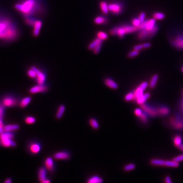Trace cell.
Here are the masks:
<instances>
[{"mask_svg": "<svg viewBox=\"0 0 183 183\" xmlns=\"http://www.w3.org/2000/svg\"><path fill=\"white\" fill-rule=\"evenodd\" d=\"M155 18H151L150 20H147V22L146 24V29L148 30L152 29L154 26H155Z\"/></svg>", "mask_w": 183, "mask_h": 183, "instance_id": "26", "label": "cell"}, {"mask_svg": "<svg viewBox=\"0 0 183 183\" xmlns=\"http://www.w3.org/2000/svg\"><path fill=\"white\" fill-rule=\"evenodd\" d=\"M139 118L141 120V121H143V123H147V116L146 114H144V112L142 113L141 115L139 116Z\"/></svg>", "mask_w": 183, "mask_h": 183, "instance_id": "43", "label": "cell"}, {"mask_svg": "<svg viewBox=\"0 0 183 183\" xmlns=\"http://www.w3.org/2000/svg\"><path fill=\"white\" fill-rule=\"evenodd\" d=\"M147 86H148V83L147 81H144L143 83L139 84V86L136 88L134 92L135 100H136L137 98L139 97V96H140L141 95L144 94V91L146 89Z\"/></svg>", "mask_w": 183, "mask_h": 183, "instance_id": "10", "label": "cell"}, {"mask_svg": "<svg viewBox=\"0 0 183 183\" xmlns=\"http://www.w3.org/2000/svg\"><path fill=\"white\" fill-rule=\"evenodd\" d=\"M42 26V22L40 20H36V22L35 23L34 26H33V34L35 37H37L38 36L40 31L41 28Z\"/></svg>", "mask_w": 183, "mask_h": 183, "instance_id": "13", "label": "cell"}, {"mask_svg": "<svg viewBox=\"0 0 183 183\" xmlns=\"http://www.w3.org/2000/svg\"><path fill=\"white\" fill-rule=\"evenodd\" d=\"M17 101L11 96H6L2 100V104L4 107H12L16 106Z\"/></svg>", "mask_w": 183, "mask_h": 183, "instance_id": "8", "label": "cell"}, {"mask_svg": "<svg viewBox=\"0 0 183 183\" xmlns=\"http://www.w3.org/2000/svg\"><path fill=\"white\" fill-rule=\"evenodd\" d=\"M27 73L29 76L31 78H36V73L35 71L33 69L31 68L29 70H28V71H27Z\"/></svg>", "mask_w": 183, "mask_h": 183, "instance_id": "40", "label": "cell"}, {"mask_svg": "<svg viewBox=\"0 0 183 183\" xmlns=\"http://www.w3.org/2000/svg\"><path fill=\"white\" fill-rule=\"evenodd\" d=\"M149 33V31L148 30L146 29L140 30V31L137 35L138 38L140 40L146 39L147 38H148Z\"/></svg>", "mask_w": 183, "mask_h": 183, "instance_id": "19", "label": "cell"}, {"mask_svg": "<svg viewBox=\"0 0 183 183\" xmlns=\"http://www.w3.org/2000/svg\"><path fill=\"white\" fill-rule=\"evenodd\" d=\"M172 46L178 49H183V36H177L172 41Z\"/></svg>", "mask_w": 183, "mask_h": 183, "instance_id": "12", "label": "cell"}, {"mask_svg": "<svg viewBox=\"0 0 183 183\" xmlns=\"http://www.w3.org/2000/svg\"><path fill=\"white\" fill-rule=\"evenodd\" d=\"M153 17L156 20H163L165 17V15L161 12H156L153 14Z\"/></svg>", "mask_w": 183, "mask_h": 183, "instance_id": "35", "label": "cell"}, {"mask_svg": "<svg viewBox=\"0 0 183 183\" xmlns=\"http://www.w3.org/2000/svg\"><path fill=\"white\" fill-rule=\"evenodd\" d=\"M141 108L146 114L151 117H155L158 115L157 109L148 106L146 104L143 103L141 104Z\"/></svg>", "mask_w": 183, "mask_h": 183, "instance_id": "7", "label": "cell"}, {"mask_svg": "<svg viewBox=\"0 0 183 183\" xmlns=\"http://www.w3.org/2000/svg\"><path fill=\"white\" fill-rule=\"evenodd\" d=\"M90 124L91 126L94 129H97L99 127L98 123L95 118H91V120H90Z\"/></svg>", "mask_w": 183, "mask_h": 183, "instance_id": "36", "label": "cell"}, {"mask_svg": "<svg viewBox=\"0 0 183 183\" xmlns=\"http://www.w3.org/2000/svg\"><path fill=\"white\" fill-rule=\"evenodd\" d=\"M14 8L24 17L40 15L45 10L41 0H20L15 4Z\"/></svg>", "mask_w": 183, "mask_h": 183, "instance_id": "2", "label": "cell"}, {"mask_svg": "<svg viewBox=\"0 0 183 183\" xmlns=\"http://www.w3.org/2000/svg\"><path fill=\"white\" fill-rule=\"evenodd\" d=\"M143 48V44H138L135 46L134 47H133V49L135 50H139Z\"/></svg>", "mask_w": 183, "mask_h": 183, "instance_id": "49", "label": "cell"}, {"mask_svg": "<svg viewBox=\"0 0 183 183\" xmlns=\"http://www.w3.org/2000/svg\"><path fill=\"white\" fill-rule=\"evenodd\" d=\"M47 87L43 84H38L34 86L30 89V92L32 94H35L37 93L43 92L46 91Z\"/></svg>", "mask_w": 183, "mask_h": 183, "instance_id": "11", "label": "cell"}, {"mask_svg": "<svg viewBox=\"0 0 183 183\" xmlns=\"http://www.w3.org/2000/svg\"><path fill=\"white\" fill-rule=\"evenodd\" d=\"M158 26L157 25H156L154 26V27L152 29L150 30L149 33V36H148V38H150L152 37L153 36H154V35L157 32L158 30Z\"/></svg>", "mask_w": 183, "mask_h": 183, "instance_id": "33", "label": "cell"}, {"mask_svg": "<svg viewBox=\"0 0 183 183\" xmlns=\"http://www.w3.org/2000/svg\"><path fill=\"white\" fill-rule=\"evenodd\" d=\"M14 134L11 132H4L0 134V144L5 147H14L16 143L12 140Z\"/></svg>", "mask_w": 183, "mask_h": 183, "instance_id": "4", "label": "cell"}, {"mask_svg": "<svg viewBox=\"0 0 183 183\" xmlns=\"http://www.w3.org/2000/svg\"><path fill=\"white\" fill-rule=\"evenodd\" d=\"M40 146L37 143H33L30 144V150L32 153L37 154L40 150Z\"/></svg>", "mask_w": 183, "mask_h": 183, "instance_id": "20", "label": "cell"}, {"mask_svg": "<svg viewBox=\"0 0 183 183\" xmlns=\"http://www.w3.org/2000/svg\"><path fill=\"white\" fill-rule=\"evenodd\" d=\"M12 180L10 178H7L6 180L4 181L5 183H11Z\"/></svg>", "mask_w": 183, "mask_h": 183, "instance_id": "54", "label": "cell"}, {"mask_svg": "<svg viewBox=\"0 0 183 183\" xmlns=\"http://www.w3.org/2000/svg\"><path fill=\"white\" fill-rule=\"evenodd\" d=\"M109 11L114 14H119L123 10V6L121 4L117 2H113L109 4Z\"/></svg>", "mask_w": 183, "mask_h": 183, "instance_id": "6", "label": "cell"}, {"mask_svg": "<svg viewBox=\"0 0 183 183\" xmlns=\"http://www.w3.org/2000/svg\"><path fill=\"white\" fill-rule=\"evenodd\" d=\"M178 149L180 150H181V151H183V144H180V145H178V146H177V147Z\"/></svg>", "mask_w": 183, "mask_h": 183, "instance_id": "53", "label": "cell"}, {"mask_svg": "<svg viewBox=\"0 0 183 183\" xmlns=\"http://www.w3.org/2000/svg\"><path fill=\"white\" fill-rule=\"evenodd\" d=\"M157 109L158 115H166L169 114V108L166 106H161Z\"/></svg>", "mask_w": 183, "mask_h": 183, "instance_id": "22", "label": "cell"}, {"mask_svg": "<svg viewBox=\"0 0 183 183\" xmlns=\"http://www.w3.org/2000/svg\"><path fill=\"white\" fill-rule=\"evenodd\" d=\"M132 24H133V26H135V27H138L139 24H140V20H139V18H134L132 20Z\"/></svg>", "mask_w": 183, "mask_h": 183, "instance_id": "44", "label": "cell"}, {"mask_svg": "<svg viewBox=\"0 0 183 183\" xmlns=\"http://www.w3.org/2000/svg\"><path fill=\"white\" fill-rule=\"evenodd\" d=\"M145 16H146V14L144 12H141L140 14L139 15V20H140V22H143L144 21L145 19Z\"/></svg>", "mask_w": 183, "mask_h": 183, "instance_id": "47", "label": "cell"}, {"mask_svg": "<svg viewBox=\"0 0 183 183\" xmlns=\"http://www.w3.org/2000/svg\"><path fill=\"white\" fill-rule=\"evenodd\" d=\"M19 35V30L15 21L9 16L0 13V39L5 42H12Z\"/></svg>", "mask_w": 183, "mask_h": 183, "instance_id": "1", "label": "cell"}, {"mask_svg": "<svg viewBox=\"0 0 183 183\" xmlns=\"http://www.w3.org/2000/svg\"><path fill=\"white\" fill-rule=\"evenodd\" d=\"M135 168V164L133 163H130L125 165L124 167V169L125 171H130V170H133Z\"/></svg>", "mask_w": 183, "mask_h": 183, "instance_id": "39", "label": "cell"}, {"mask_svg": "<svg viewBox=\"0 0 183 183\" xmlns=\"http://www.w3.org/2000/svg\"><path fill=\"white\" fill-rule=\"evenodd\" d=\"M159 76L157 74H154L153 76L152 77L150 83V87L151 88H154L155 87L156 83L157 82L158 80Z\"/></svg>", "mask_w": 183, "mask_h": 183, "instance_id": "29", "label": "cell"}, {"mask_svg": "<svg viewBox=\"0 0 183 183\" xmlns=\"http://www.w3.org/2000/svg\"><path fill=\"white\" fill-rule=\"evenodd\" d=\"M133 99H134V93L130 92L128 93V94H126L125 96V100L126 101H129L132 100Z\"/></svg>", "mask_w": 183, "mask_h": 183, "instance_id": "37", "label": "cell"}, {"mask_svg": "<svg viewBox=\"0 0 183 183\" xmlns=\"http://www.w3.org/2000/svg\"></svg>", "mask_w": 183, "mask_h": 183, "instance_id": "57", "label": "cell"}, {"mask_svg": "<svg viewBox=\"0 0 183 183\" xmlns=\"http://www.w3.org/2000/svg\"><path fill=\"white\" fill-rule=\"evenodd\" d=\"M139 50H134L133 51L129 52L128 54V57L129 58H133V57H136L137 55L139 54Z\"/></svg>", "mask_w": 183, "mask_h": 183, "instance_id": "41", "label": "cell"}, {"mask_svg": "<svg viewBox=\"0 0 183 183\" xmlns=\"http://www.w3.org/2000/svg\"><path fill=\"white\" fill-rule=\"evenodd\" d=\"M108 5L109 4H107V2H106V1H101L100 3V7L101 10L103 13L106 14L109 13V9Z\"/></svg>", "mask_w": 183, "mask_h": 183, "instance_id": "25", "label": "cell"}, {"mask_svg": "<svg viewBox=\"0 0 183 183\" xmlns=\"http://www.w3.org/2000/svg\"><path fill=\"white\" fill-rule=\"evenodd\" d=\"M4 106L2 104H0V118H3L4 115Z\"/></svg>", "mask_w": 183, "mask_h": 183, "instance_id": "45", "label": "cell"}, {"mask_svg": "<svg viewBox=\"0 0 183 183\" xmlns=\"http://www.w3.org/2000/svg\"><path fill=\"white\" fill-rule=\"evenodd\" d=\"M20 128V126L17 124H9L4 126V132H11L17 130Z\"/></svg>", "mask_w": 183, "mask_h": 183, "instance_id": "17", "label": "cell"}, {"mask_svg": "<svg viewBox=\"0 0 183 183\" xmlns=\"http://www.w3.org/2000/svg\"><path fill=\"white\" fill-rule=\"evenodd\" d=\"M4 132L3 125H0V134Z\"/></svg>", "mask_w": 183, "mask_h": 183, "instance_id": "52", "label": "cell"}, {"mask_svg": "<svg viewBox=\"0 0 183 183\" xmlns=\"http://www.w3.org/2000/svg\"><path fill=\"white\" fill-rule=\"evenodd\" d=\"M164 180H165V183H172V179H171V178H170V177H169V176L165 177Z\"/></svg>", "mask_w": 183, "mask_h": 183, "instance_id": "50", "label": "cell"}, {"mask_svg": "<svg viewBox=\"0 0 183 183\" xmlns=\"http://www.w3.org/2000/svg\"><path fill=\"white\" fill-rule=\"evenodd\" d=\"M102 40L99 39V38H97L96 39H94V40L92 42H91L90 43L89 45L88 46V48L89 49H94V47H95L96 46H97L99 44L102 43Z\"/></svg>", "mask_w": 183, "mask_h": 183, "instance_id": "23", "label": "cell"}, {"mask_svg": "<svg viewBox=\"0 0 183 183\" xmlns=\"http://www.w3.org/2000/svg\"><path fill=\"white\" fill-rule=\"evenodd\" d=\"M108 21L107 18L103 16H98L94 19V23L97 24H106Z\"/></svg>", "mask_w": 183, "mask_h": 183, "instance_id": "18", "label": "cell"}, {"mask_svg": "<svg viewBox=\"0 0 183 183\" xmlns=\"http://www.w3.org/2000/svg\"><path fill=\"white\" fill-rule=\"evenodd\" d=\"M150 97V94L149 93H147L145 94H143V95H141L140 96H139V97L137 98L136 99V102H137V103L141 105L142 104L144 103V102Z\"/></svg>", "mask_w": 183, "mask_h": 183, "instance_id": "16", "label": "cell"}, {"mask_svg": "<svg viewBox=\"0 0 183 183\" xmlns=\"http://www.w3.org/2000/svg\"><path fill=\"white\" fill-rule=\"evenodd\" d=\"M101 46H102V43H100V44H99L97 46H96L95 47H94V49H92L93 52L94 54H97L99 53V52H100V50L101 49Z\"/></svg>", "mask_w": 183, "mask_h": 183, "instance_id": "42", "label": "cell"}, {"mask_svg": "<svg viewBox=\"0 0 183 183\" xmlns=\"http://www.w3.org/2000/svg\"><path fill=\"white\" fill-rule=\"evenodd\" d=\"M181 71H182V72H183V67H182V68H181Z\"/></svg>", "mask_w": 183, "mask_h": 183, "instance_id": "56", "label": "cell"}, {"mask_svg": "<svg viewBox=\"0 0 183 183\" xmlns=\"http://www.w3.org/2000/svg\"><path fill=\"white\" fill-rule=\"evenodd\" d=\"M65 106L62 105V106H59L58 112H57V115H56L57 118H60L62 117L63 114H64V112H65Z\"/></svg>", "mask_w": 183, "mask_h": 183, "instance_id": "31", "label": "cell"}, {"mask_svg": "<svg viewBox=\"0 0 183 183\" xmlns=\"http://www.w3.org/2000/svg\"><path fill=\"white\" fill-rule=\"evenodd\" d=\"M24 21H25L26 24L31 26V27H33L35 23L36 22V20L35 19L34 17L30 16V17H24Z\"/></svg>", "mask_w": 183, "mask_h": 183, "instance_id": "27", "label": "cell"}, {"mask_svg": "<svg viewBox=\"0 0 183 183\" xmlns=\"http://www.w3.org/2000/svg\"><path fill=\"white\" fill-rule=\"evenodd\" d=\"M103 181L102 178H100L97 175H95L92 177L88 180V183H100Z\"/></svg>", "mask_w": 183, "mask_h": 183, "instance_id": "30", "label": "cell"}, {"mask_svg": "<svg viewBox=\"0 0 183 183\" xmlns=\"http://www.w3.org/2000/svg\"><path fill=\"white\" fill-rule=\"evenodd\" d=\"M54 157L55 159L66 160L70 157V155L66 152H59L55 153Z\"/></svg>", "mask_w": 183, "mask_h": 183, "instance_id": "14", "label": "cell"}, {"mask_svg": "<svg viewBox=\"0 0 183 183\" xmlns=\"http://www.w3.org/2000/svg\"><path fill=\"white\" fill-rule=\"evenodd\" d=\"M152 165L156 166H164L167 167H177L178 166V162L172 160H165L160 159H153L150 161Z\"/></svg>", "mask_w": 183, "mask_h": 183, "instance_id": "5", "label": "cell"}, {"mask_svg": "<svg viewBox=\"0 0 183 183\" xmlns=\"http://www.w3.org/2000/svg\"><path fill=\"white\" fill-rule=\"evenodd\" d=\"M45 165L46 169L49 170H52L54 168V161L51 157H48L45 161Z\"/></svg>", "mask_w": 183, "mask_h": 183, "instance_id": "21", "label": "cell"}, {"mask_svg": "<svg viewBox=\"0 0 183 183\" xmlns=\"http://www.w3.org/2000/svg\"><path fill=\"white\" fill-rule=\"evenodd\" d=\"M181 142H182V138H181V136L178 135H176L173 139V144L176 147L181 144Z\"/></svg>", "mask_w": 183, "mask_h": 183, "instance_id": "34", "label": "cell"}, {"mask_svg": "<svg viewBox=\"0 0 183 183\" xmlns=\"http://www.w3.org/2000/svg\"><path fill=\"white\" fill-rule=\"evenodd\" d=\"M143 48H144V49H146V48H149V47H150L151 46V43H144V44H143Z\"/></svg>", "mask_w": 183, "mask_h": 183, "instance_id": "51", "label": "cell"}, {"mask_svg": "<svg viewBox=\"0 0 183 183\" xmlns=\"http://www.w3.org/2000/svg\"><path fill=\"white\" fill-rule=\"evenodd\" d=\"M31 98L30 97H26L23 98L20 102V106L22 108H24L28 106L30 102H31Z\"/></svg>", "mask_w": 183, "mask_h": 183, "instance_id": "28", "label": "cell"}, {"mask_svg": "<svg viewBox=\"0 0 183 183\" xmlns=\"http://www.w3.org/2000/svg\"><path fill=\"white\" fill-rule=\"evenodd\" d=\"M97 36L99 39H101L102 40H106L108 38V35L107 33L104 32L103 31H99L97 33Z\"/></svg>", "mask_w": 183, "mask_h": 183, "instance_id": "32", "label": "cell"}, {"mask_svg": "<svg viewBox=\"0 0 183 183\" xmlns=\"http://www.w3.org/2000/svg\"><path fill=\"white\" fill-rule=\"evenodd\" d=\"M31 68L35 71L36 73V81H37L38 84H43L44 82L46 80V75L43 72H42L39 69L36 68V67H31Z\"/></svg>", "mask_w": 183, "mask_h": 183, "instance_id": "9", "label": "cell"}, {"mask_svg": "<svg viewBox=\"0 0 183 183\" xmlns=\"http://www.w3.org/2000/svg\"><path fill=\"white\" fill-rule=\"evenodd\" d=\"M36 121L35 118L33 117L29 116V117H26V118L24 119V121L26 123L28 124H31L34 123Z\"/></svg>", "mask_w": 183, "mask_h": 183, "instance_id": "38", "label": "cell"}, {"mask_svg": "<svg viewBox=\"0 0 183 183\" xmlns=\"http://www.w3.org/2000/svg\"><path fill=\"white\" fill-rule=\"evenodd\" d=\"M46 170L44 168H41L38 172V178L41 182H43L46 179Z\"/></svg>", "mask_w": 183, "mask_h": 183, "instance_id": "24", "label": "cell"}, {"mask_svg": "<svg viewBox=\"0 0 183 183\" xmlns=\"http://www.w3.org/2000/svg\"><path fill=\"white\" fill-rule=\"evenodd\" d=\"M143 112H142L141 109H136L134 110V114L136 116L139 117L140 115H141Z\"/></svg>", "mask_w": 183, "mask_h": 183, "instance_id": "48", "label": "cell"}, {"mask_svg": "<svg viewBox=\"0 0 183 183\" xmlns=\"http://www.w3.org/2000/svg\"><path fill=\"white\" fill-rule=\"evenodd\" d=\"M173 160L177 162H179L181 161H183V154L178 156L175 157L173 158Z\"/></svg>", "mask_w": 183, "mask_h": 183, "instance_id": "46", "label": "cell"}, {"mask_svg": "<svg viewBox=\"0 0 183 183\" xmlns=\"http://www.w3.org/2000/svg\"><path fill=\"white\" fill-rule=\"evenodd\" d=\"M105 84L108 87L112 88V89H117L118 88V85L117 83L114 80L109 78H107L105 80Z\"/></svg>", "mask_w": 183, "mask_h": 183, "instance_id": "15", "label": "cell"}, {"mask_svg": "<svg viewBox=\"0 0 183 183\" xmlns=\"http://www.w3.org/2000/svg\"><path fill=\"white\" fill-rule=\"evenodd\" d=\"M139 30L138 27L134 26H129V25H124V26H118L110 30L109 31L110 34L112 35H118L120 38H123L125 35L127 33L134 32Z\"/></svg>", "mask_w": 183, "mask_h": 183, "instance_id": "3", "label": "cell"}, {"mask_svg": "<svg viewBox=\"0 0 183 183\" xmlns=\"http://www.w3.org/2000/svg\"><path fill=\"white\" fill-rule=\"evenodd\" d=\"M50 180H49V179H46V180H44V181H43L42 183H50Z\"/></svg>", "mask_w": 183, "mask_h": 183, "instance_id": "55", "label": "cell"}]
</instances>
